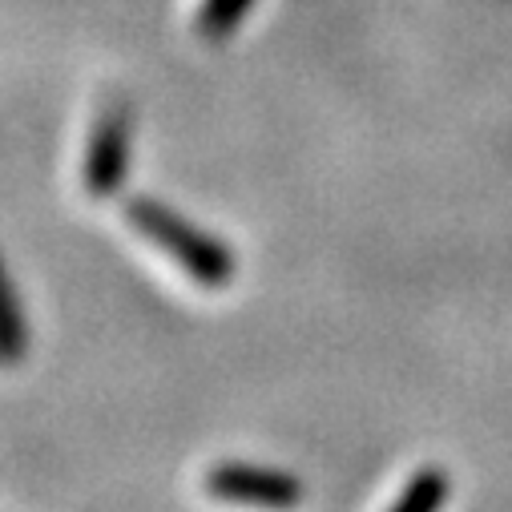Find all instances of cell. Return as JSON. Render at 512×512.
<instances>
[{
	"mask_svg": "<svg viewBox=\"0 0 512 512\" xmlns=\"http://www.w3.org/2000/svg\"><path fill=\"white\" fill-rule=\"evenodd\" d=\"M125 218H130V226L138 234H146L166 259H174L194 283L218 291L234 279L238 263L226 242H218L214 234L190 226L182 214H174L170 206L162 202H150V198H134L130 206H125Z\"/></svg>",
	"mask_w": 512,
	"mask_h": 512,
	"instance_id": "cell-1",
	"label": "cell"
},
{
	"mask_svg": "<svg viewBox=\"0 0 512 512\" xmlns=\"http://www.w3.org/2000/svg\"><path fill=\"white\" fill-rule=\"evenodd\" d=\"M206 488L218 500H238V504H271V508H287L303 496L299 480L275 468H259V464H218L206 476Z\"/></svg>",
	"mask_w": 512,
	"mask_h": 512,
	"instance_id": "cell-2",
	"label": "cell"
},
{
	"mask_svg": "<svg viewBox=\"0 0 512 512\" xmlns=\"http://www.w3.org/2000/svg\"><path fill=\"white\" fill-rule=\"evenodd\" d=\"M125 170H130V117L121 109H109L89 142V158H85V186L93 198H109L121 190Z\"/></svg>",
	"mask_w": 512,
	"mask_h": 512,
	"instance_id": "cell-3",
	"label": "cell"
},
{
	"mask_svg": "<svg viewBox=\"0 0 512 512\" xmlns=\"http://www.w3.org/2000/svg\"><path fill=\"white\" fill-rule=\"evenodd\" d=\"M29 347V327H25V311L21 299L5 275V263H0V367H13L25 359Z\"/></svg>",
	"mask_w": 512,
	"mask_h": 512,
	"instance_id": "cell-4",
	"label": "cell"
},
{
	"mask_svg": "<svg viewBox=\"0 0 512 512\" xmlns=\"http://www.w3.org/2000/svg\"><path fill=\"white\" fill-rule=\"evenodd\" d=\"M452 492V480L444 468H424L408 480V488L396 496L392 512H436Z\"/></svg>",
	"mask_w": 512,
	"mask_h": 512,
	"instance_id": "cell-5",
	"label": "cell"
},
{
	"mask_svg": "<svg viewBox=\"0 0 512 512\" xmlns=\"http://www.w3.org/2000/svg\"><path fill=\"white\" fill-rule=\"evenodd\" d=\"M250 9H254V0H202V9H198V33L206 41H226L246 21Z\"/></svg>",
	"mask_w": 512,
	"mask_h": 512,
	"instance_id": "cell-6",
	"label": "cell"
}]
</instances>
